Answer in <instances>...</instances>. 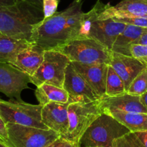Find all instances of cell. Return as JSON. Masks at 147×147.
<instances>
[{
  "label": "cell",
  "instance_id": "obj_2",
  "mask_svg": "<svg viewBox=\"0 0 147 147\" xmlns=\"http://www.w3.org/2000/svg\"><path fill=\"white\" fill-rule=\"evenodd\" d=\"M44 19L42 7L17 1L12 5L0 7V33L32 42L33 29Z\"/></svg>",
  "mask_w": 147,
  "mask_h": 147
},
{
  "label": "cell",
  "instance_id": "obj_19",
  "mask_svg": "<svg viewBox=\"0 0 147 147\" xmlns=\"http://www.w3.org/2000/svg\"><path fill=\"white\" fill-rule=\"evenodd\" d=\"M146 31V28L131 24H126V28L113 43L111 51L113 53L131 56L130 53L131 45L134 44L142 34Z\"/></svg>",
  "mask_w": 147,
  "mask_h": 147
},
{
  "label": "cell",
  "instance_id": "obj_24",
  "mask_svg": "<svg viewBox=\"0 0 147 147\" xmlns=\"http://www.w3.org/2000/svg\"><path fill=\"white\" fill-rule=\"evenodd\" d=\"M147 91V67L144 69L129 86L127 93L141 96Z\"/></svg>",
  "mask_w": 147,
  "mask_h": 147
},
{
  "label": "cell",
  "instance_id": "obj_10",
  "mask_svg": "<svg viewBox=\"0 0 147 147\" xmlns=\"http://www.w3.org/2000/svg\"><path fill=\"white\" fill-rule=\"evenodd\" d=\"M31 83L30 76L8 63L0 62V93H2L10 100L22 101L21 93L29 89Z\"/></svg>",
  "mask_w": 147,
  "mask_h": 147
},
{
  "label": "cell",
  "instance_id": "obj_35",
  "mask_svg": "<svg viewBox=\"0 0 147 147\" xmlns=\"http://www.w3.org/2000/svg\"><path fill=\"white\" fill-rule=\"evenodd\" d=\"M0 147H12L9 144V143H7L5 141L0 139Z\"/></svg>",
  "mask_w": 147,
  "mask_h": 147
},
{
  "label": "cell",
  "instance_id": "obj_34",
  "mask_svg": "<svg viewBox=\"0 0 147 147\" xmlns=\"http://www.w3.org/2000/svg\"><path fill=\"white\" fill-rule=\"evenodd\" d=\"M141 101H142V104L145 106V108L147 109V91L144 93V94L141 95L140 96Z\"/></svg>",
  "mask_w": 147,
  "mask_h": 147
},
{
  "label": "cell",
  "instance_id": "obj_15",
  "mask_svg": "<svg viewBox=\"0 0 147 147\" xmlns=\"http://www.w3.org/2000/svg\"><path fill=\"white\" fill-rule=\"evenodd\" d=\"M76 70L86 79L101 98L106 94V83L109 65L83 64L71 62Z\"/></svg>",
  "mask_w": 147,
  "mask_h": 147
},
{
  "label": "cell",
  "instance_id": "obj_4",
  "mask_svg": "<svg viewBox=\"0 0 147 147\" xmlns=\"http://www.w3.org/2000/svg\"><path fill=\"white\" fill-rule=\"evenodd\" d=\"M129 132L113 116L103 112L82 135L79 147H113L116 139Z\"/></svg>",
  "mask_w": 147,
  "mask_h": 147
},
{
  "label": "cell",
  "instance_id": "obj_18",
  "mask_svg": "<svg viewBox=\"0 0 147 147\" xmlns=\"http://www.w3.org/2000/svg\"><path fill=\"white\" fill-rule=\"evenodd\" d=\"M33 44L27 40H17L0 33V62L13 64L17 55Z\"/></svg>",
  "mask_w": 147,
  "mask_h": 147
},
{
  "label": "cell",
  "instance_id": "obj_8",
  "mask_svg": "<svg viewBox=\"0 0 147 147\" xmlns=\"http://www.w3.org/2000/svg\"><path fill=\"white\" fill-rule=\"evenodd\" d=\"M70 63L68 57L57 50H45L44 60L36 73L30 76L36 87L43 83L63 88L65 70Z\"/></svg>",
  "mask_w": 147,
  "mask_h": 147
},
{
  "label": "cell",
  "instance_id": "obj_17",
  "mask_svg": "<svg viewBox=\"0 0 147 147\" xmlns=\"http://www.w3.org/2000/svg\"><path fill=\"white\" fill-rule=\"evenodd\" d=\"M45 50L33 44L20 52L12 65L30 76H33L44 60Z\"/></svg>",
  "mask_w": 147,
  "mask_h": 147
},
{
  "label": "cell",
  "instance_id": "obj_32",
  "mask_svg": "<svg viewBox=\"0 0 147 147\" xmlns=\"http://www.w3.org/2000/svg\"><path fill=\"white\" fill-rule=\"evenodd\" d=\"M17 1H27V2L32 3L35 5L40 6V7H42L43 4V0H16Z\"/></svg>",
  "mask_w": 147,
  "mask_h": 147
},
{
  "label": "cell",
  "instance_id": "obj_3",
  "mask_svg": "<svg viewBox=\"0 0 147 147\" xmlns=\"http://www.w3.org/2000/svg\"><path fill=\"white\" fill-rule=\"evenodd\" d=\"M106 5L107 4H103L100 0H97L94 7L90 11L84 13L80 38L89 37L94 39L111 50L113 43L126 28V24L116 21L114 19L98 20L99 14Z\"/></svg>",
  "mask_w": 147,
  "mask_h": 147
},
{
  "label": "cell",
  "instance_id": "obj_28",
  "mask_svg": "<svg viewBox=\"0 0 147 147\" xmlns=\"http://www.w3.org/2000/svg\"><path fill=\"white\" fill-rule=\"evenodd\" d=\"M0 139H1L2 140L5 141L6 142L9 143L7 124H6L5 122L2 119L1 115H0Z\"/></svg>",
  "mask_w": 147,
  "mask_h": 147
},
{
  "label": "cell",
  "instance_id": "obj_13",
  "mask_svg": "<svg viewBox=\"0 0 147 147\" xmlns=\"http://www.w3.org/2000/svg\"><path fill=\"white\" fill-rule=\"evenodd\" d=\"M135 17H147V0H123L115 6L109 3L98 20Z\"/></svg>",
  "mask_w": 147,
  "mask_h": 147
},
{
  "label": "cell",
  "instance_id": "obj_29",
  "mask_svg": "<svg viewBox=\"0 0 147 147\" xmlns=\"http://www.w3.org/2000/svg\"><path fill=\"white\" fill-rule=\"evenodd\" d=\"M65 144V139H63L62 137H60L58 139L55 141L53 143L50 144L49 146L46 147H63Z\"/></svg>",
  "mask_w": 147,
  "mask_h": 147
},
{
  "label": "cell",
  "instance_id": "obj_30",
  "mask_svg": "<svg viewBox=\"0 0 147 147\" xmlns=\"http://www.w3.org/2000/svg\"><path fill=\"white\" fill-rule=\"evenodd\" d=\"M134 44H139V45H147V31L142 34V35L139 37V40H138Z\"/></svg>",
  "mask_w": 147,
  "mask_h": 147
},
{
  "label": "cell",
  "instance_id": "obj_33",
  "mask_svg": "<svg viewBox=\"0 0 147 147\" xmlns=\"http://www.w3.org/2000/svg\"><path fill=\"white\" fill-rule=\"evenodd\" d=\"M63 147H79L78 142H72L65 139V144Z\"/></svg>",
  "mask_w": 147,
  "mask_h": 147
},
{
  "label": "cell",
  "instance_id": "obj_21",
  "mask_svg": "<svg viewBox=\"0 0 147 147\" xmlns=\"http://www.w3.org/2000/svg\"><path fill=\"white\" fill-rule=\"evenodd\" d=\"M39 104L45 106L50 103H66L69 101V95L63 88L43 83L37 86L34 91Z\"/></svg>",
  "mask_w": 147,
  "mask_h": 147
},
{
  "label": "cell",
  "instance_id": "obj_31",
  "mask_svg": "<svg viewBox=\"0 0 147 147\" xmlns=\"http://www.w3.org/2000/svg\"><path fill=\"white\" fill-rule=\"evenodd\" d=\"M16 2H17L16 0H0V7L12 5Z\"/></svg>",
  "mask_w": 147,
  "mask_h": 147
},
{
  "label": "cell",
  "instance_id": "obj_9",
  "mask_svg": "<svg viewBox=\"0 0 147 147\" xmlns=\"http://www.w3.org/2000/svg\"><path fill=\"white\" fill-rule=\"evenodd\" d=\"M9 143L12 147H46L61 137L51 129L7 123Z\"/></svg>",
  "mask_w": 147,
  "mask_h": 147
},
{
  "label": "cell",
  "instance_id": "obj_1",
  "mask_svg": "<svg viewBox=\"0 0 147 147\" xmlns=\"http://www.w3.org/2000/svg\"><path fill=\"white\" fill-rule=\"evenodd\" d=\"M83 1L73 0L65 9L38 23L32 30V42L45 51L80 38L84 18Z\"/></svg>",
  "mask_w": 147,
  "mask_h": 147
},
{
  "label": "cell",
  "instance_id": "obj_12",
  "mask_svg": "<svg viewBox=\"0 0 147 147\" xmlns=\"http://www.w3.org/2000/svg\"><path fill=\"white\" fill-rule=\"evenodd\" d=\"M69 103V102L50 103L43 106L42 109V123L49 129L58 133L61 137H63L68 130Z\"/></svg>",
  "mask_w": 147,
  "mask_h": 147
},
{
  "label": "cell",
  "instance_id": "obj_14",
  "mask_svg": "<svg viewBox=\"0 0 147 147\" xmlns=\"http://www.w3.org/2000/svg\"><path fill=\"white\" fill-rule=\"evenodd\" d=\"M110 65L123 81L127 91L134 79L147 66L133 56L112 52Z\"/></svg>",
  "mask_w": 147,
  "mask_h": 147
},
{
  "label": "cell",
  "instance_id": "obj_6",
  "mask_svg": "<svg viewBox=\"0 0 147 147\" xmlns=\"http://www.w3.org/2000/svg\"><path fill=\"white\" fill-rule=\"evenodd\" d=\"M103 112L100 99L93 102H73L68 106L69 126L63 139L78 143L88 126Z\"/></svg>",
  "mask_w": 147,
  "mask_h": 147
},
{
  "label": "cell",
  "instance_id": "obj_25",
  "mask_svg": "<svg viewBox=\"0 0 147 147\" xmlns=\"http://www.w3.org/2000/svg\"><path fill=\"white\" fill-rule=\"evenodd\" d=\"M131 55L147 66V45L133 44L130 47Z\"/></svg>",
  "mask_w": 147,
  "mask_h": 147
},
{
  "label": "cell",
  "instance_id": "obj_11",
  "mask_svg": "<svg viewBox=\"0 0 147 147\" xmlns=\"http://www.w3.org/2000/svg\"><path fill=\"white\" fill-rule=\"evenodd\" d=\"M63 88L69 95V103L93 102L100 99L86 79L76 70L70 62L65 70Z\"/></svg>",
  "mask_w": 147,
  "mask_h": 147
},
{
  "label": "cell",
  "instance_id": "obj_20",
  "mask_svg": "<svg viewBox=\"0 0 147 147\" xmlns=\"http://www.w3.org/2000/svg\"><path fill=\"white\" fill-rule=\"evenodd\" d=\"M103 112L113 116L131 132L147 131V113H130L119 110H104Z\"/></svg>",
  "mask_w": 147,
  "mask_h": 147
},
{
  "label": "cell",
  "instance_id": "obj_23",
  "mask_svg": "<svg viewBox=\"0 0 147 147\" xmlns=\"http://www.w3.org/2000/svg\"><path fill=\"white\" fill-rule=\"evenodd\" d=\"M113 147H147V131L129 132L116 139Z\"/></svg>",
  "mask_w": 147,
  "mask_h": 147
},
{
  "label": "cell",
  "instance_id": "obj_7",
  "mask_svg": "<svg viewBox=\"0 0 147 147\" xmlns=\"http://www.w3.org/2000/svg\"><path fill=\"white\" fill-rule=\"evenodd\" d=\"M40 104L34 105L18 100L0 98V115L5 123H15L39 129H49L42 121Z\"/></svg>",
  "mask_w": 147,
  "mask_h": 147
},
{
  "label": "cell",
  "instance_id": "obj_27",
  "mask_svg": "<svg viewBox=\"0 0 147 147\" xmlns=\"http://www.w3.org/2000/svg\"><path fill=\"white\" fill-rule=\"evenodd\" d=\"M59 0H43L42 8L45 18L51 17L57 11Z\"/></svg>",
  "mask_w": 147,
  "mask_h": 147
},
{
  "label": "cell",
  "instance_id": "obj_26",
  "mask_svg": "<svg viewBox=\"0 0 147 147\" xmlns=\"http://www.w3.org/2000/svg\"><path fill=\"white\" fill-rule=\"evenodd\" d=\"M121 22L126 24L137 26L147 29V17H122V18H112Z\"/></svg>",
  "mask_w": 147,
  "mask_h": 147
},
{
  "label": "cell",
  "instance_id": "obj_16",
  "mask_svg": "<svg viewBox=\"0 0 147 147\" xmlns=\"http://www.w3.org/2000/svg\"><path fill=\"white\" fill-rule=\"evenodd\" d=\"M100 104L103 111L119 110L130 113H147V109L142 104L140 96L130 94L127 92L113 97L103 96L100 99Z\"/></svg>",
  "mask_w": 147,
  "mask_h": 147
},
{
  "label": "cell",
  "instance_id": "obj_22",
  "mask_svg": "<svg viewBox=\"0 0 147 147\" xmlns=\"http://www.w3.org/2000/svg\"><path fill=\"white\" fill-rule=\"evenodd\" d=\"M126 93L125 85L120 76L109 65L106 83V94L109 97L120 96Z\"/></svg>",
  "mask_w": 147,
  "mask_h": 147
},
{
  "label": "cell",
  "instance_id": "obj_5",
  "mask_svg": "<svg viewBox=\"0 0 147 147\" xmlns=\"http://www.w3.org/2000/svg\"><path fill=\"white\" fill-rule=\"evenodd\" d=\"M55 50L65 55L70 62L83 64L110 65L112 57L110 49L89 37L75 39Z\"/></svg>",
  "mask_w": 147,
  "mask_h": 147
}]
</instances>
